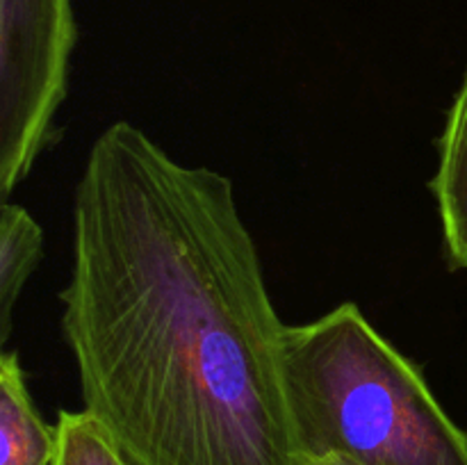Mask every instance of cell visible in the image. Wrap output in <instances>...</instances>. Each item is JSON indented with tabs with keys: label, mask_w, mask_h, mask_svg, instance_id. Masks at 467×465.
I'll return each instance as SVG.
<instances>
[{
	"label": "cell",
	"mask_w": 467,
	"mask_h": 465,
	"mask_svg": "<svg viewBox=\"0 0 467 465\" xmlns=\"http://www.w3.org/2000/svg\"><path fill=\"white\" fill-rule=\"evenodd\" d=\"M62 333L130 465H299L285 331L223 173L114 121L73 191Z\"/></svg>",
	"instance_id": "obj_1"
},
{
	"label": "cell",
	"mask_w": 467,
	"mask_h": 465,
	"mask_svg": "<svg viewBox=\"0 0 467 465\" xmlns=\"http://www.w3.org/2000/svg\"><path fill=\"white\" fill-rule=\"evenodd\" d=\"M285 378L301 456L349 465H467V433L422 367L354 301L285 331Z\"/></svg>",
	"instance_id": "obj_2"
},
{
	"label": "cell",
	"mask_w": 467,
	"mask_h": 465,
	"mask_svg": "<svg viewBox=\"0 0 467 465\" xmlns=\"http://www.w3.org/2000/svg\"><path fill=\"white\" fill-rule=\"evenodd\" d=\"M78 30L73 0H0V196L53 141Z\"/></svg>",
	"instance_id": "obj_3"
},
{
	"label": "cell",
	"mask_w": 467,
	"mask_h": 465,
	"mask_svg": "<svg viewBox=\"0 0 467 465\" xmlns=\"http://www.w3.org/2000/svg\"><path fill=\"white\" fill-rule=\"evenodd\" d=\"M436 149L438 167L429 190L441 219L445 260L451 272H467V71L447 109Z\"/></svg>",
	"instance_id": "obj_4"
},
{
	"label": "cell",
	"mask_w": 467,
	"mask_h": 465,
	"mask_svg": "<svg viewBox=\"0 0 467 465\" xmlns=\"http://www.w3.org/2000/svg\"><path fill=\"white\" fill-rule=\"evenodd\" d=\"M57 429L32 401L18 351L0 354V465H50Z\"/></svg>",
	"instance_id": "obj_5"
},
{
	"label": "cell",
	"mask_w": 467,
	"mask_h": 465,
	"mask_svg": "<svg viewBox=\"0 0 467 465\" xmlns=\"http://www.w3.org/2000/svg\"><path fill=\"white\" fill-rule=\"evenodd\" d=\"M44 258V231L23 205L3 201L0 208V345L12 336L14 308L27 278Z\"/></svg>",
	"instance_id": "obj_6"
},
{
	"label": "cell",
	"mask_w": 467,
	"mask_h": 465,
	"mask_svg": "<svg viewBox=\"0 0 467 465\" xmlns=\"http://www.w3.org/2000/svg\"><path fill=\"white\" fill-rule=\"evenodd\" d=\"M57 450L50 465H130L103 427L82 410H62Z\"/></svg>",
	"instance_id": "obj_7"
},
{
	"label": "cell",
	"mask_w": 467,
	"mask_h": 465,
	"mask_svg": "<svg viewBox=\"0 0 467 465\" xmlns=\"http://www.w3.org/2000/svg\"><path fill=\"white\" fill-rule=\"evenodd\" d=\"M299 465H349L336 454H322V456H301Z\"/></svg>",
	"instance_id": "obj_8"
}]
</instances>
